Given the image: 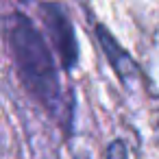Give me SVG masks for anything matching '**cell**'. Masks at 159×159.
Wrapping results in <instances>:
<instances>
[{
    "mask_svg": "<svg viewBox=\"0 0 159 159\" xmlns=\"http://www.w3.org/2000/svg\"><path fill=\"white\" fill-rule=\"evenodd\" d=\"M5 35L13 50L18 72L26 89L55 116L66 118L68 109L61 100V87L55 70L50 48L29 18L22 13H11L5 18Z\"/></svg>",
    "mask_w": 159,
    "mask_h": 159,
    "instance_id": "obj_1",
    "label": "cell"
},
{
    "mask_svg": "<svg viewBox=\"0 0 159 159\" xmlns=\"http://www.w3.org/2000/svg\"><path fill=\"white\" fill-rule=\"evenodd\" d=\"M39 16H42L46 31L50 33V42H52L61 63L66 68H72L76 63L79 50H76V37H74L72 22H70L68 13L57 2H44L39 7Z\"/></svg>",
    "mask_w": 159,
    "mask_h": 159,
    "instance_id": "obj_2",
    "label": "cell"
},
{
    "mask_svg": "<svg viewBox=\"0 0 159 159\" xmlns=\"http://www.w3.org/2000/svg\"><path fill=\"white\" fill-rule=\"evenodd\" d=\"M96 33H98V39H100V44H102V48H105V52H107L111 66L116 68L118 76H120L122 81H131V79H135V76H137V68H135V63H133L131 57H129V55L116 44V39L109 35V31H107L105 26H98Z\"/></svg>",
    "mask_w": 159,
    "mask_h": 159,
    "instance_id": "obj_3",
    "label": "cell"
},
{
    "mask_svg": "<svg viewBox=\"0 0 159 159\" xmlns=\"http://www.w3.org/2000/svg\"><path fill=\"white\" fill-rule=\"evenodd\" d=\"M107 159H129V157H126V148H124V144H122L120 139H116V142L109 144V148H107Z\"/></svg>",
    "mask_w": 159,
    "mask_h": 159,
    "instance_id": "obj_4",
    "label": "cell"
},
{
    "mask_svg": "<svg viewBox=\"0 0 159 159\" xmlns=\"http://www.w3.org/2000/svg\"><path fill=\"white\" fill-rule=\"evenodd\" d=\"M74 159H89L87 155H79V157H74Z\"/></svg>",
    "mask_w": 159,
    "mask_h": 159,
    "instance_id": "obj_5",
    "label": "cell"
}]
</instances>
